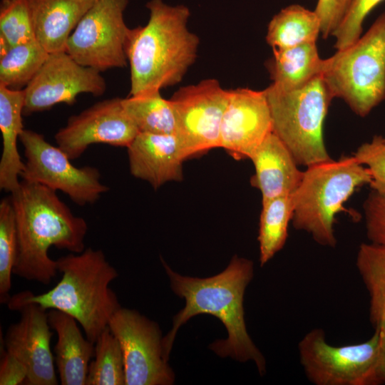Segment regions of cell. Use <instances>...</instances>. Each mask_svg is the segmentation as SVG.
Returning <instances> with one entry per match:
<instances>
[{"label":"cell","instance_id":"obj_10","mask_svg":"<svg viewBox=\"0 0 385 385\" xmlns=\"http://www.w3.org/2000/svg\"><path fill=\"white\" fill-rule=\"evenodd\" d=\"M19 140L26 158L21 175L23 180L60 190L81 206L95 202L109 190L101 183L97 168L75 167L68 155L49 143L42 134L24 129Z\"/></svg>","mask_w":385,"mask_h":385},{"label":"cell","instance_id":"obj_1","mask_svg":"<svg viewBox=\"0 0 385 385\" xmlns=\"http://www.w3.org/2000/svg\"><path fill=\"white\" fill-rule=\"evenodd\" d=\"M162 262L172 290L185 300V306L173 317L172 329L163 337L166 359L179 328L191 317L207 314L218 318L227 331L226 339L213 342L210 348L222 357L252 361L263 375L266 361L247 333L243 305L245 289L254 275L253 262L235 255L222 272L207 278L182 276Z\"/></svg>","mask_w":385,"mask_h":385},{"label":"cell","instance_id":"obj_5","mask_svg":"<svg viewBox=\"0 0 385 385\" xmlns=\"http://www.w3.org/2000/svg\"><path fill=\"white\" fill-rule=\"evenodd\" d=\"M369 169L356 158L343 155L307 167L302 181L292 194V225L309 233L319 245L335 247V215L359 187L370 184Z\"/></svg>","mask_w":385,"mask_h":385},{"label":"cell","instance_id":"obj_22","mask_svg":"<svg viewBox=\"0 0 385 385\" xmlns=\"http://www.w3.org/2000/svg\"><path fill=\"white\" fill-rule=\"evenodd\" d=\"M267 62L272 85L282 90L302 87L322 74L324 59L318 53L316 42L284 49H272Z\"/></svg>","mask_w":385,"mask_h":385},{"label":"cell","instance_id":"obj_6","mask_svg":"<svg viewBox=\"0 0 385 385\" xmlns=\"http://www.w3.org/2000/svg\"><path fill=\"white\" fill-rule=\"evenodd\" d=\"M264 91L272 132L297 164L308 167L332 159L324 144L323 125L334 97L322 75L296 89L282 90L271 84Z\"/></svg>","mask_w":385,"mask_h":385},{"label":"cell","instance_id":"obj_14","mask_svg":"<svg viewBox=\"0 0 385 385\" xmlns=\"http://www.w3.org/2000/svg\"><path fill=\"white\" fill-rule=\"evenodd\" d=\"M138 133L123 106L122 98H114L71 116L54 138L58 147L72 160L81 157L92 144L127 148Z\"/></svg>","mask_w":385,"mask_h":385},{"label":"cell","instance_id":"obj_8","mask_svg":"<svg viewBox=\"0 0 385 385\" xmlns=\"http://www.w3.org/2000/svg\"><path fill=\"white\" fill-rule=\"evenodd\" d=\"M298 352L305 376L314 385L385 384L376 330L361 343L333 346L322 329L314 328L299 342Z\"/></svg>","mask_w":385,"mask_h":385},{"label":"cell","instance_id":"obj_26","mask_svg":"<svg viewBox=\"0 0 385 385\" xmlns=\"http://www.w3.org/2000/svg\"><path fill=\"white\" fill-rule=\"evenodd\" d=\"M48 54L36 38L11 47L0 56V86L11 90H24Z\"/></svg>","mask_w":385,"mask_h":385},{"label":"cell","instance_id":"obj_28","mask_svg":"<svg viewBox=\"0 0 385 385\" xmlns=\"http://www.w3.org/2000/svg\"><path fill=\"white\" fill-rule=\"evenodd\" d=\"M86 385H125L123 354L117 338L107 327L94 343Z\"/></svg>","mask_w":385,"mask_h":385},{"label":"cell","instance_id":"obj_2","mask_svg":"<svg viewBox=\"0 0 385 385\" xmlns=\"http://www.w3.org/2000/svg\"><path fill=\"white\" fill-rule=\"evenodd\" d=\"M11 194L17 230L13 274L47 285L58 272L49 248L82 252L88 225L43 185L22 180Z\"/></svg>","mask_w":385,"mask_h":385},{"label":"cell","instance_id":"obj_21","mask_svg":"<svg viewBox=\"0 0 385 385\" xmlns=\"http://www.w3.org/2000/svg\"><path fill=\"white\" fill-rule=\"evenodd\" d=\"M24 91L11 90L0 86V130L2 153L0 160V188L12 192L21 181L25 163L17 148V141L23 132L22 115Z\"/></svg>","mask_w":385,"mask_h":385},{"label":"cell","instance_id":"obj_32","mask_svg":"<svg viewBox=\"0 0 385 385\" xmlns=\"http://www.w3.org/2000/svg\"><path fill=\"white\" fill-rule=\"evenodd\" d=\"M371 174V190L385 194V138L374 135L370 142L361 144L353 153Z\"/></svg>","mask_w":385,"mask_h":385},{"label":"cell","instance_id":"obj_18","mask_svg":"<svg viewBox=\"0 0 385 385\" xmlns=\"http://www.w3.org/2000/svg\"><path fill=\"white\" fill-rule=\"evenodd\" d=\"M250 160L255 168L250 183L261 192L262 202L292 195L303 178L304 171L298 168L289 150L273 132L261 143Z\"/></svg>","mask_w":385,"mask_h":385},{"label":"cell","instance_id":"obj_19","mask_svg":"<svg viewBox=\"0 0 385 385\" xmlns=\"http://www.w3.org/2000/svg\"><path fill=\"white\" fill-rule=\"evenodd\" d=\"M48 319L57 334L53 352L61 384L86 385L94 344L83 336L77 321L68 314L51 309Z\"/></svg>","mask_w":385,"mask_h":385},{"label":"cell","instance_id":"obj_12","mask_svg":"<svg viewBox=\"0 0 385 385\" xmlns=\"http://www.w3.org/2000/svg\"><path fill=\"white\" fill-rule=\"evenodd\" d=\"M108 328L122 348L125 385H170L175 374L166 359L159 325L135 309L120 307Z\"/></svg>","mask_w":385,"mask_h":385},{"label":"cell","instance_id":"obj_24","mask_svg":"<svg viewBox=\"0 0 385 385\" xmlns=\"http://www.w3.org/2000/svg\"><path fill=\"white\" fill-rule=\"evenodd\" d=\"M320 34L321 23L315 11L292 4L270 20L266 41L272 49H284L317 42Z\"/></svg>","mask_w":385,"mask_h":385},{"label":"cell","instance_id":"obj_11","mask_svg":"<svg viewBox=\"0 0 385 385\" xmlns=\"http://www.w3.org/2000/svg\"><path fill=\"white\" fill-rule=\"evenodd\" d=\"M229 90L215 78L181 87L170 99L175 117V133L186 159L220 148L222 116Z\"/></svg>","mask_w":385,"mask_h":385},{"label":"cell","instance_id":"obj_34","mask_svg":"<svg viewBox=\"0 0 385 385\" xmlns=\"http://www.w3.org/2000/svg\"><path fill=\"white\" fill-rule=\"evenodd\" d=\"M352 0H318L315 13L321 23V34L326 38L332 36L344 19Z\"/></svg>","mask_w":385,"mask_h":385},{"label":"cell","instance_id":"obj_20","mask_svg":"<svg viewBox=\"0 0 385 385\" xmlns=\"http://www.w3.org/2000/svg\"><path fill=\"white\" fill-rule=\"evenodd\" d=\"M96 0H29L36 39L50 53L65 51L67 41Z\"/></svg>","mask_w":385,"mask_h":385},{"label":"cell","instance_id":"obj_7","mask_svg":"<svg viewBox=\"0 0 385 385\" xmlns=\"http://www.w3.org/2000/svg\"><path fill=\"white\" fill-rule=\"evenodd\" d=\"M322 76L334 98L360 117L385 99V12L353 44L324 59Z\"/></svg>","mask_w":385,"mask_h":385},{"label":"cell","instance_id":"obj_25","mask_svg":"<svg viewBox=\"0 0 385 385\" xmlns=\"http://www.w3.org/2000/svg\"><path fill=\"white\" fill-rule=\"evenodd\" d=\"M294 210L292 195L262 202L258 242L260 263L267 264L284 246Z\"/></svg>","mask_w":385,"mask_h":385},{"label":"cell","instance_id":"obj_15","mask_svg":"<svg viewBox=\"0 0 385 385\" xmlns=\"http://www.w3.org/2000/svg\"><path fill=\"white\" fill-rule=\"evenodd\" d=\"M20 313L19 320L11 324L4 337L5 350L25 366L29 385H56L54 356L51 349L52 332L46 309L35 303L9 307Z\"/></svg>","mask_w":385,"mask_h":385},{"label":"cell","instance_id":"obj_33","mask_svg":"<svg viewBox=\"0 0 385 385\" xmlns=\"http://www.w3.org/2000/svg\"><path fill=\"white\" fill-rule=\"evenodd\" d=\"M363 208L369 242L385 247V194L371 190L363 204Z\"/></svg>","mask_w":385,"mask_h":385},{"label":"cell","instance_id":"obj_36","mask_svg":"<svg viewBox=\"0 0 385 385\" xmlns=\"http://www.w3.org/2000/svg\"><path fill=\"white\" fill-rule=\"evenodd\" d=\"M384 138H385V136H384Z\"/></svg>","mask_w":385,"mask_h":385},{"label":"cell","instance_id":"obj_35","mask_svg":"<svg viewBox=\"0 0 385 385\" xmlns=\"http://www.w3.org/2000/svg\"><path fill=\"white\" fill-rule=\"evenodd\" d=\"M27 371L14 356L4 350L0 361V385H19L26 381Z\"/></svg>","mask_w":385,"mask_h":385},{"label":"cell","instance_id":"obj_30","mask_svg":"<svg viewBox=\"0 0 385 385\" xmlns=\"http://www.w3.org/2000/svg\"><path fill=\"white\" fill-rule=\"evenodd\" d=\"M17 252V230L11 196L0 202V302L9 300L11 274Z\"/></svg>","mask_w":385,"mask_h":385},{"label":"cell","instance_id":"obj_17","mask_svg":"<svg viewBox=\"0 0 385 385\" xmlns=\"http://www.w3.org/2000/svg\"><path fill=\"white\" fill-rule=\"evenodd\" d=\"M127 149L131 175L154 189L183 180L186 158L175 134L139 132Z\"/></svg>","mask_w":385,"mask_h":385},{"label":"cell","instance_id":"obj_23","mask_svg":"<svg viewBox=\"0 0 385 385\" xmlns=\"http://www.w3.org/2000/svg\"><path fill=\"white\" fill-rule=\"evenodd\" d=\"M356 265L369 296V320L380 337L385 370V247L362 243Z\"/></svg>","mask_w":385,"mask_h":385},{"label":"cell","instance_id":"obj_4","mask_svg":"<svg viewBox=\"0 0 385 385\" xmlns=\"http://www.w3.org/2000/svg\"><path fill=\"white\" fill-rule=\"evenodd\" d=\"M56 262L62 277L54 287L37 295L29 290L19 292L11 296L6 304L10 307L35 303L46 309L66 312L80 324L87 339L94 344L121 307L109 287L118 273L102 250L91 247L61 257Z\"/></svg>","mask_w":385,"mask_h":385},{"label":"cell","instance_id":"obj_31","mask_svg":"<svg viewBox=\"0 0 385 385\" xmlns=\"http://www.w3.org/2000/svg\"><path fill=\"white\" fill-rule=\"evenodd\" d=\"M384 0H352L342 22L333 33L337 50L348 47L361 36L362 25L367 15Z\"/></svg>","mask_w":385,"mask_h":385},{"label":"cell","instance_id":"obj_9","mask_svg":"<svg viewBox=\"0 0 385 385\" xmlns=\"http://www.w3.org/2000/svg\"><path fill=\"white\" fill-rule=\"evenodd\" d=\"M129 0H96L69 36L66 52L101 72L127 66L130 29L124 20Z\"/></svg>","mask_w":385,"mask_h":385},{"label":"cell","instance_id":"obj_29","mask_svg":"<svg viewBox=\"0 0 385 385\" xmlns=\"http://www.w3.org/2000/svg\"><path fill=\"white\" fill-rule=\"evenodd\" d=\"M35 38L29 0H1L0 56L11 47Z\"/></svg>","mask_w":385,"mask_h":385},{"label":"cell","instance_id":"obj_27","mask_svg":"<svg viewBox=\"0 0 385 385\" xmlns=\"http://www.w3.org/2000/svg\"><path fill=\"white\" fill-rule=\"evenodd\" d=\"M122 104L139 132L175 133L172 103L161 96L160 91L122 98Z\"/></svg>","mask_w":385,"mask_h":385},{"label":"cell","instance_id":"obj_13","mask_svg":"<svg viewBox=\"0 0 385 385\" xmlns=\"http://www.w3.org/2000/svg\"><path fill=\"white\" fill-rule=\"evenodd\" d=\"M100 73L78 63L66 51L50 53L24 89L23 114L44 111L61 103L72 106L83 93L103 95L106 83Z\"/></svg>","mask_w":385,"mask_h":385},{"label":"cell","instance_id":"obj_3","mask_svg":"<svg viewBox=\"0 0 385 385\" xmlns=\"http://www.w3.org/2000/svg\"><path fill=\"white\" fill-rule=\"evenodd\" d=\"M145 6L148 21L130 29L127 45L129 96L179 83L197 56L200 40L188 28V7L171 6L163 0H150Z\"/></svg>","mask_w":385,"mask_h":385},{"label":"cell","instance_id":"obj_16","mask_svg":"<svg viewBox=\"0 0 385 385\" xmlns=\"http://www.w3.org/2000/svg\"><path fill=\"white\" fill-rule=\"evenodd\" d=\"M272 132V122L264 90H229L220 126V148L235 160L250 159Z\"/></svg>","mask_w":385,"mask_h":385}]
</instances>
